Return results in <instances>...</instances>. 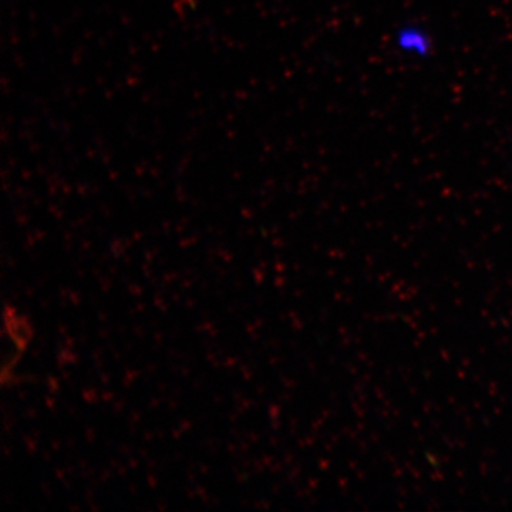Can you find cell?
I'll return each mask as SVG.
<instances>
[{"mask_svg": "<svg viewBox=\"0 0 512 512\" xmlns=\"http://www.w3.org/2000/svg\"><path fill=\"white\" fill-rule=\"evenodd\" d=\"M396 46L410 55L426 56L431 50V40L423 29L407 26L397 32Z\"/></svg>", "mask_w": 512, "mask_h": 512, "instance_id": "cell-1", "label": "cell"}]
</instances>
